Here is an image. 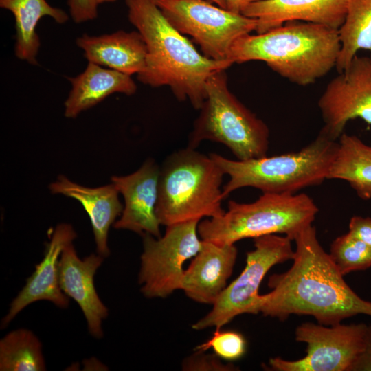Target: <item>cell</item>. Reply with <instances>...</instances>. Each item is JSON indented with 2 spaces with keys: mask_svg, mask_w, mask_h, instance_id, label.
<instances>
[{
  "mask_svg": "<svg viewBox=\"0 0 371 371\" xmlns=\"http://www.w3.org/2000/svg\"><path fill=\"white\" fill-rule=\"evenodd\" d=\"M293 265L271 275V291L260 295L259 313L286 319L291 315L313 316L318 324L333 326L364 314L371 316V302L360 297L345 282L330 254L320 245L311 225L294 238Z\"/></svg>",
  "mask_w": 371,
  "mask_h": 371,
  "instance_id": "cell-1",
  "label": "cell"
},
{
  "mask_svg": "<svg viewBox=\"0 0 371 371\" xmlns=\"http://www.w3.org/2000/svg\"><path fill=\"white\" fill-rule=\"evenodd\" d=\"M128 18L142 35L147 54L139 81L153 87L168 86L178 100L199 110L207 97L208 78L232 64L201 54L164 16L156 0H125Z\"/></svg>",
  "mask_w": 371,
  "mask_h": 371,
  "instance_id": "cell-2",
  "label": "cell"
},
{
  "mask_svg": "<svg viewBox=\"0 0 371 371\" xmlns=\"http://www.w3.org/2000/svg\"><path fill=\"white\" fill-rule=\"evenodd\" d=\"M339 51L338 30L290 21L262 34L240 37L227 60L232 64L263 61L292 83L306 86L335 67Z\"/></svg>",
  "mask_w": 371,
  "mask_h": 371,
  "instance_id": "cell-3",
  "label": "cell"
},
{
  "mask_svg": "<svg viewBox=\"0 0 371 371\" xmlns=\"http://www.w3.org/2000/svg\"><path fill=\"white\" fill-rule=\"evenodd\" d=\"M338 142L323 131L298 151L241 161L227 159L216 153L209 155L229 180L223 188L224 199L244 187L262 193L295 194L305 188L319 186L326 179L335 156Z\"/></svg>",
  "mask_w": 371,
  "mask_h": 371,
  "instance_id": "cell-4",
  "label": "cell"
},
{
  "mask_svg": "<svg viewBox=\"0 0 371 371\" xmlns=\"http://www.w3.org/2000/svg\"><path fill=\"white\" fill-rule=\"evenodd\" d=\"M224 175L210 155L194 148L187 147L169 155L160 168L156 205L160 224L167 227L223 215Z\"/></svg>",
  "mask_w": 371,
  "mask_h": 371,
  "instance_id": "cell-5",
  "label": "cell"
},
{
  "mask_svg": "<svg viewBox=\"0 0 371 371\" xmlns=\"http://www.w3.org/2000/svg\"><path fill=\"white\" fill-rule=\"evenodd\" d=\"M319 209L306 194L262 193L249 203L229 201L227 211L219 217L201 221V240L218 244H234L247 238L283 234L293 240L312 225Z\"/></svg>",
  "mask_w": 371,
  "mask_h": 371,
  "instance_id": "cell-6",
  "label": "cell"
},
{
  "mask_svg": "<svg viewBox=\"0 0 371 371\" xmlns=\"http://www.w3.org/2000/svg\"><path fill=\"white\" fill-rule=\"evenodd\" d=\"M206 93L188 147L195 149L201 142L210 140L224 144L238 160L267 156L269 129L230 91L225 70L208 78Z\"/></svg>",
  "mask_w": 371,
  "mask_h": 371,
  "instance_id": "cell-7",
  "label": "cell"
},
{
  "mask_svg": "<svg viewBox=\"0 0 371 371\" xmlns=\"http://www.w3.org/2000/svg\"><path fill=\"white\" fill-rule=\"evenodd\" d=\"M164 16L180 33L190 36L208 58L228 60L240 37L255 31L257 21L210 0H156Z\"/></svg>",
  "mask_w": 371,
  "mask_h": 371,
  "instance_id": "cell-8",
  "label": "cell"
},
{
  "mask_svg": "<svg viewBox=\"0 0 371 371\" xmlns=\"http://www.w3.org/2000/svg\"><path fill=\"white\" fill-rule=\"evenodd\" d=\"M293 240L287 236L265 235L254 238V249L247 252L242 273L223 291L212 309L193 324L194 330L221 328L235 317L258 314L260 285L274 265L292 260Z\"/></svg>",
  "mask_w": 371,
  "mask_h": 371,
  "instance_id": "cell-9",
  "label": "cell"
},
{
  "mask_svg": "<svg viewBox=\"0 0 371 371\" xmlns=\"http://www.w3.org/2000/svg\"><path fill=\"white\" fill-rule=\"evenodd\" d=\"M199 222L194 220L167 226L164 235L157 239L150 234H143L139 283L145 297H166L181 289L183 265L202 247Z\"/></svg>",
  "mask_w": 371,
  "mask_h": 371,
  "instance_id": "cell-10",
  "label": "cell"
},
{
  "mask_svg": "<svg viewBox=\"0 0 371 371\" xmlns=\"http://www.w3.org/2000/svg\"><path fill=\"white\" fill-rule=\"evenodd\" d=\"M367 324L325 326L305 322L295 331L297 341L306 344V355L295 361L271 358L275 371H349L363 350Z\"/></svg>",
  "mask_w": 371,
  "mask_h": 371,
  "instance_id": "cell-11",
  "label": "cell"
},
{
  "mask_svg": "<svg viewBox=\"0 0 371 371\" xmlns=\"http://www.w3.org/2000/svg\"><path fill=\"white\" fill-rule=\"evenodd\" d=\"M317 104L324 124L321 130L333 139L339 138L350 120L371 124V56H355L328 83Z\"/></svg>",
  "mask_w": 371,
  "mask_h": 371,
  "instance_id": "cell-12",
  "label": "cell"
},
{
  "mask_svg": "<svg viewBox=\"0 0 371 371\" xmlns=\"http://www.w3.org/2000/svg\"><path fill=\"white\" fill-rule=\"evenodd\" d=\"M159 173V166L148 159L130 175L111 177V183L124 199L120 218L113 224L115 229L161 237V224L156 214Z\"/></svg>",
  "mask_w": 371,
  "mask_h": 371,
  "instance_id": "cell-13",
  "label": "cell"
},
{
  "mask_svg": "<svg viewBox=\"0 0 371 371\" xmlns=\"http://www.w3.org/2000/svg\"><path fill=\"white\" fill-rule=\"evenodd\" d=\"M71 225H58L50 241L47 243L44 257L17 296L13 300L6 315L2 319L1 328L9 323L27 306L40 300H47L60 308L68 307L67 296L61 290L58 281V262L64 248L76 238Z\"/></svg>",
  "mask_w": 371,
  "mask_h": 371,
  "instance_id": "cell-14",
  "label": "cell"
},
{
  "mask_svg": "<svg viewBox=\"0 0 371 371\" xmlns=\"http://www.w3.org/2000/svg\"><path fill=\"white\" fill-rule=\"evenodd\" d=\"M104 258L99 254H91L80 259L71 243L64 248L58 262L61 290L77 302L87 320L90 334L98 339L103 336L102 323L109 311L97 293L93 277Z\"/></svg>",
  "mask_w": 371,
  "mask_h": 371,
  "instance_id": "cell-15",
  "label": "cell"
},
{
  "mask_svg": "<svg viewBox=\"0 0 371 371\" xmlns=\"http://www.w3.org/2000/svg\"><path fill=\"white\" fill-rule=\"evenodd\" d=\"M348 3V0H261L249 4L242 14L256 19L257 34L290 21L338 30L344 21Z\"/></svg>",
  "mask_w": 371,
  "mask_h": 371,
  "instance_id": "cell-16",
  "label": "cell"
},
{
  "mask_svg": "<svg viewBox=\"0 0 371 371\" xmlns=\"http://www.w3.org/2000/svg\"><path fill=\"white\" fill-rule=\"evenodd\" d=\"M237 254L234 244L202 240L201 249L184 271L181 290L195 302L213 304L227 286Z\"/></svg>",
  "mask_w": 371,
  "mask_h": 371,
  "instance_id": "cell-17",
  "label": "cell"
},
{
  "mask_svg": "<svg viewBox=\"0 0 371 371\" xmlns=\"http://www.w3.org/2000/svg\"><path fill=\"white\" fill-rule=\"evenodd\" d=\"M49 188L53 194L74 199L82 205L91 221L98 254L107 257L109 228L124 209L114 184L89 188L59 175Z\"/></svg>",
  "mask_w": 371,
  "mask_h": 371,
  "instance_id": "cell-18",
  "label": "cell"
},
{
  "mask_svg": "<svg viewBox=\"0 0 371 371\" xmlns=\"http://www.w3.org/2000/svg\"><path fill=\"white\" fill-rule=\"evenodd\" d=\"M76 45L89 62L100 66L129 76L145 68L147 50L138 31L119 30L100 36L84 34L76 39Z\"/></svg>",
  "mask_w": 371,
  "mask_h": 371,
  "instance_id": "cell-19",
  "label": "cell"
},
{
  "mask_svg": "<svg viewBox=\"0 0 371 371\" xmlns=\"http://www.w3.org/2000/svg\"><path fill=\"white\" fill-rule=\"evenodd\" d=\"M71 89L65 102L64 115L75 118L111 94H134L137 86L131 76L89 62L83 72L69 78Z\"/></svg>",
  "mask_w": 371,
  "mask_h": 371,
  "instance_id": "cell-20",
  "label": "cell"
},
{
  "mask_svg": "<svg viewBox=\"0 0 371 371\" xmlns=\"http://www.w3.org/2000/svg\"><path fill=\"white\" fill-rule=\"evenodd\" d=\"M0 7L10 10L15 20L16 43L14 54L23 60L36 65L41 45L36 33L39 20L45 16L56 23H66L69 16L63 10L51 6L45 0H0Z\"/></svg>",
  "mask_w": 371,
  "mask_h": 371,
  "instance_id": "cell-21",
  "label": "cell"
},
{
  "mask_svg": "<svg viewBox=\"0 0 371 371\" xmlns=\"http://www.w3.org/2000/svg\"><path fill=\"white\" fill-rule=\"evenodd\" d=\"M327 179L344 180L360 199H371V146L344 132Z\"/></svg>",
  "mask_w": 371,
  "mask_h": 371,
  "instance_id": "cell-22",
  "label": "cell"
},
{
  "mask_svg": "<svg viewBox=\"0 0 371 371\" xmlns=\"http://www.w3.org/2000/svg\"><path fill=\"white\" fill-rule=\"evenodd\" d=\"M338 34L340 51L335 68L339 73L349 65L358 51L371 53V0H348Z\"/></svg>",
  "mask_w": 371,
  "mask_h": 371,
  "instance_id": "cell-23",
  "label": "cell"
},
{
  "mask_svg": "<svg viewBox=\"0 0 371 371\" xmlns=\"http://www.w3.org/2000/svg\"><path fill=\"white\" fill-rule=\"evenodd\" d=\"M45 370L41 343L32 331L17 329L10 332L1 339V371Z\"/></svg>",
  "mask_w": 371,
  "mask_h": 371,
  "instance_id": "cell-24",
  "label": "cell"
},
{
  "mask_svg": "<svg viewBox=\"0 0 371 371\" xmlns=\"http://www.w3.org/2000/svg\"><path fill=\"white\" fill-rule=\"evenodd\" d=\"M329 254L342 276L371 267V246L348 232L333 241Z\"/></svg>",
  "mask_w": 371,
  "mask_h": 371,
  "instance_id": "cell-25",
  "label": "cell"
},
{
  "mask_svg": "<svg viewBox=\"0 0 371 371\" xmlns=\"http://www.w3.org/2000/svg\"><path fill=\"white\" fill-rule=\"evenodd\" d=\"M212 348L218 357L227 361L240 359L246 351V341L242 334L234 330H221L217 328L211 338L195 348L205 352Z\"/></svg>",
  "mask_w": 371,
  "mask_h": 371,
  "instance_id": "cell-26",
  "label": "cell"
},
{
  "mask_svg": "<svg viewBox=\"0 0 371 371\" xmlns=\"http://www.w3.org/2000/svg\"><path fill=\"white\" fill-rule=\"evenodd\" d=\"M184 370H234L232 364H223L217 355H203V352H196L186 359L182 365Z\"/></svg>",
  "mask_w": 371,
  "mask_h": 371,
  "instance_id": "cell-27",
  "label": "cell"
},
{
  "mask_svg": "<svg viewBox=\"0 0 371 371\" xmlns=\"http://www.w3.org/2000/svg\"><path fill=\"white\" fill-rule=\"evenodd\" d=\"M73 21L80 23L93 20L98 16V3L95 0H67Z\"/></svg>",
  "mask_w": 371,
  "mask_h": 371,
  "instance_id": "cell-28",
  "label": "cell"
},
{
  "mask_svg": "<svg viewBox=\"0 0 371 371\" xmlns=\"http://www.w3.org/2000/svg\"><path fill=\"white\" fill-rule=\"evenodd\" d=\"M348 233L371 246V218L352 216L348 224Z\"/></svg>",
  "mask_w": 371,
  "mask_h": 371,
  "instance_id": "cell-29",
  "label": "cell"
},
{
  "mask_svg": "<svg viewBox=\"0 0 371 371\" xmlns=\"http://www.w3.org/2000/svg\"><path fill=\"white\" fill-rule=\"evenodd\" d=\"M349 371H371V325H368L363 350L355 359Z\"/></svg>",
  "mask_w": 371,
  "mask_h": 371,
  "instance_id": "cell-30",
  "label": "cell"
},
{
  "mask_svg": "<svg viewBox=\"0 0 371 371\" xmlns=\"http://www.w3.org/2000/svg\"><path fill=\"white\" fill-rule=\"evenodd\" d=\"M226 9L235 13L242 14L243 11L251 3L261 0H225Z\"/></svg>",
  "mask_w": 371,
  "mask_h": 371,
  "instance_id": "cell-31",
  "label": "cell"
},
{
  "mask_svg": "<svg viewBox=\"0 0 371 371\" xmlns=\"http://www.w3.org/2000/svg\"><path fill=\"white\" fill-rule=\"evenodd\" d=\"M212 3L216 4L217 5L226 9L227 5H226V1L225 0H210Z\"/></svg>",
  "mask_w": 371,
  "mask_h": 371,
  "instance_id": "cell-32",
  "label": "cell"
},
{
  "mask_svg": "<svg viewBox=\"0 0 371 371\" xmlns=\"http://www.w3.org/2000/svg\"><path fill=\"white\" fill-rule=\"evenodd\" d=\"M95 1L98 3V5H99V4H102L104 3H113L116 0H95Z\"/></svg>",
  "mask_w": 371,
  "mask_h": 371,
  "instance_id": "cell-33",
  "label": "cell"
}]
</instances>
